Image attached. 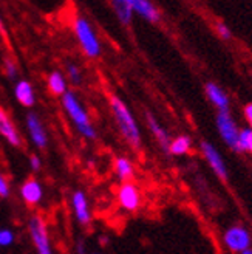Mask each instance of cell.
<instances>
[{
	"label": "cell",
	"instance_id": "obj_11",
	"mask_svg": "<svg viewBox=\"0 0 252 254\" xmlns=\"http://www.w3.org/2000/svg\"><path fill=\"white\" fill-rule=\"evenodd\" d=\"M146 123H147V126H149L150 132H152V135L155 136V139L158 141L159 147H161L162 150H164L166 154H169V147H170V141H172V139H170L167 130L158 123V120H156L150 112L146 113Z\"/></svg>",
	"mask_w": 252,
	"mask_h": 254
},
{
	"label": "cell",
	"instance_id": "obj_10",
	"mask_svg": "<svg viewBox=\"0 0 252 254\" xmlns=\"http://www.w3.org/2000/svg\"><path fill=\"white\" fill-rule=\"evenodd\" d=\"M0 135L12 146L19 147L22 144V139H20V135L16 129V126L12 124L9 115L3 107H0Z\"/></svg>",
	"mask_w": 252,
	"mask_h": 254
},
{
	"label": "cell",
	"instance_id": "obj_6",
	"mask_svg": "<svg viewBox=\"0 0 252 254\" xmlns=\"http://www.w3.org/2000/svg\"><path fill=\"white\" fill-rule=\"evenodd\" d=\"M30 234L33 244L39 254H53L50 245V236L47 230V223L41 214H36L30 219Z\"/></svg>",
	"mask_w": 252,
	"mask_h": 254
},
{
	"label": "cell",
	"instance_id": "obj_22",
	"mask_svg": "<svg viewBox=\"0 0 252 254\" xmlns=\"http://www.w3.org/2000/svg\"><path fill=\"white\" fill-rule=\"evenodd\" d=\"M67 73H68V78L73 84H79L81 79H82V74H81V70L78 65H74V64H70L67 67Z\"/></svg>",
	"mask_w": 252,
	"mask_h": 254
},
{
	"label": "cell",
	"instance_id": "obj_15",
	"mask_svg": "<svg viewBox=\"0 0 252 254\" xmlns=\"http://www.w3.org/2000/svg\"><path fill=\"white\" fill-rule=\"evenodd\" d=\"M27 127H28V132H30L33 143L37 147L45 149L47 147V133L44 130V126H42L39 117L34 115V113H30L27 117Z\"/></svg>",
	"mask_w": 252,
	"mask_h": 254
},
{
	"label": "cell",
	"instance_id": "obj_18",
	"mask_svg": "<svg viewBox=\"0 0 252 254\" xmlns=\"http://www.w3.org/2000/svg\"><path fill=\"white\" fill-rule=\"evenodd\" d=\"M16 98L17 101L25 106V107H31L34 104V92H33V87L28 81H20L16 84Z\"/></svg>",
	"mask_w": 252,
	"mask_h": 254
},
{
	"label": "cell",
	"instance_id": "obj_26",
	"mask_svg": "<svg viewBox=\"0 0 252 254\" xmlns=\"http://www.w3.org/2000/svg\"><path fill=\"white\" fill-rule=\"evenodd\" d=\"M9 195V185L3 175H0V197H8Z\"/></svg>",
	"mask_w": 252,
	"mask_h": 254
},
{
	"label": "cell",
	"instance_id": "obj_21",
	"mask_svg": "<svg viewBox=\"0 0 252 254\" xmlns=\"http://www.w3.org/2000/svg\"><path fill=\"white\" fill-rule=\"evenodd\" d=\"M240 149L242 152H249L252 155V129L249 127L240 130Z\"/></svg>",
	"mask_w": 252,
	"mask_h": 254
},
{
	"label": "cell",
	"instance_id": "obj_29",
	"mask_svg": "<svg viewBox=\"0 0 252 254\" xmlns=\"http://www.w3.org/2000/svg\"><path fill=\"white\" fill-rule=\"evenodd\" d=\"M0 34H2L5 39H6V31H5V25H3V22H2V19H0ZM8 41V39H6Z\"/></svg>",
	"mask_w": 252,
	"mask_h": 254
},
{
	"label": "cell",
	"instance_id": "obj_4",
	"mask_svg": "<svg viewBox=\"0 0 252 254\" xmlns=\"http://www.w3.org/2000/svg\"><path fill=\"white\" fill-rule=\"evenodd\" d=\"M215 124L220 136L226 146H229L234 152H242L240 149V127L234 121L231 112L229 113H217Z\"/></svg>",
	"mask_w": 252,
	"mask_h": 254
},
{
	"label": "cell",
	"instance_id": "obj_13",
	"mask_svg": "<svg viewBox=\"0 0 252 254\" xmlns=\"http://www.w3.org/2000/svg\"><path fill=\"white\" fill-rule=\"evenodd\" d=\"M130 5L133 8V12L140 14L144 20L150 23H158L161 19L159 9L149 0H130Z\"/></svg>",
	"mask_w": 252,
	"mask_h": 254
},
{
	"label": "cell",
	"instance_id": "obj_19",
	"mask_svg": "<svg viewBox=\"0 0 252 254\" xmlns=\"http://www.w3.org/2000/svg\"><path fill=\"white\" fill-rule=\"evenodd\" d=\"M48 88L56 96H64L67 93V82L64 74L59 71H51L48 76Z\"/></svg>",
	"mask_w": 252,
	"mask_h": 254
},
{
	"label": "cell",
	"instance_id": "obj_28",
	"mask_svg": "<svg viewBox=\"0 0 252 254\" xmlns=\"http://www.w3.org/2000/svg\"><path fill=\"white\" fill-rule=\"evenodd\" d=\"M30 164H31V168L34 171H39L41 169V158L37 157V155H31L30 157Z\"/></svg>",
	"mask_w": 252,
	"mask_h": 254
},
{
	"label": "cell",
	"instance_id": "obj_1",
	"mask_svg": "<svg viewBox=\"0 0 252 254\" xmlns=\"http://www.w3.org/2000/svg\"><path fill=\"white\" fill-rule=\"evenodd\" d=\"M110 109H111V113L118 124V129L125 141H127V144L133 149H140L141 147V132H140L138 123L133 117V113L130 112V109L127 107V104H125L119 96L111 95L110 96Z\"/></svg>",
	"mask_w": 252,
	"mask_h": 254
},
{
	"label": "cell",
	"instance_id": "obj_3",
	"mask_svg": "<svg viewBox=\"0 0 252 254\" xmlns=\"http://www.w3.org/2000/svg\"><path fill=\"white\" fill-rule=\"evenodd\" d=\"M73 27H74V33H76L82 52L88 58H98L101 55V44H99V39L95 30L92 28L90 22L84 17H76Z\"/></svg>",
	"mask_w": 252,
	"mask_h": 254
},
{
	"label": "cell",
	"instance_id": "obj_9",
	"mask_svg": "<svg viewBox=\"0 0 252 254\" xmlns=\"http://www.w3.org/2000/svg\"><path fill=\"white\" fill-rule=\"evenodd\" d=\"M204 92L207 99L210 101V104L217 109V113H229L231 112V101L229 96L217 82H206Z\"/></svg>",
	"mask_w": 252,
	"mask_h": 254
},
{
	"label": "cell",
	"instance_id": "obj_16",
	"mask_svg": "<svg viewBox=\"0 0 252 254\" xmlns=\"http://www.w3.org/2000/svg\"><path fill=\"white\" fill-rule=\"evenodd\" d=\"M111 8L115 11L118 20L125 27H129L133 20V8L130 5V0H113Z\"/></svg>",
	"mask_w": 252,
	"mask_h": 254
},
{
	"label": "cell",
	"instance_id": "obj_24",
	"mask_svg": "<svg viewBox=\"0 0 252 254\" xmlns=\"http://www.w3.org/2000/svg\"><path fill=\"white\" fill-rule=\"evenodd\" d=\"M14 242V234L8 230L0 231V247H8Z\"/></svg>",
	"mask_w": 252,
	"mask_h": 254
},
{
	"label": "cell",
	"instance_id": "obj_17",
	"mask_svg": "<svg viewBox=\"0 0 252 254\" xmlns=\"http://www.w3.org/2000/svg\"><path fill=\"white\" fill-rule=\"evenodd\" d=\"M115 172L122 183H132V179L135 177L133 163L125 157H118L115 161Z\"/></svg>",
	"mask_w": 252,
	"mask_h": 254
},
{
	"label": "cell",
	"instance_id": "obj_2",
	"mask_svg": "<svg viewBox=\"0 0 252 254\" xmlns=\"http://www.w3.org/2000/svg\"><path fill=\"white\" fill-rule=\"evenodd\" d=\"M62 104H64V109L67 110L68 117L71 118L74 126H76L78 132L87 139H95L96 130H95L93 124L90 123V118H88L82 104L79 103L78 96L73 92H67L64 96H62Z\"/></svg>",
	"mask_w": 252,
	"mask_h": 254
},
{
	"label": "cell",
	"instance_id": "obj_27",
	"mask_svg": "<svg viewBox=\"0 0 252 254\" xmlns=\"http://www.w3.org/2000/svg\"><path fill=\"white\" fill-rule=\"evenodd\" d=\"M243 115H245V120L248 121L249 124V129H252V103H248L243 109Z\"/></svg>",
	"mask_w": 252,
	"mask_h": 254
},
{
	"label": "cell",
	"instance_id": "obj_23",
	"mask_svg": "<svg viewBox=\"0 0 252 254\" xmlns=\"http://www.w3.org/2000/svg\"><path fill=\"white\" fill-rule=\"evenodd\" d=\"M217 33H218V36L221 37L223 41H229L231 37H232V33H231L229 27L226 23H223V22L217 23Z\"/></svg>",
	"mask_w": 252,
	"mask_h": 254
},
{
	"label": "cell",
	"instance_id": "obj_12",
	"mask_svg": "<svg viewBox=\"0 0 252 254\" xmlns=\"http://www.w3.org/2000/svg\"><path fill=\"white\" fill-rule=\"evenodd\" d=\"M71 205L74 209V215L79 223L88 225L92 220V214H90V206H88V200L82 190H76L71 197Z\"/></svg>",
	"mask_w": 252,
	"mask_h": 254
},
{
	"label": "cell",
	"instance_id": "obj_25",
	"mask_svg": "<svg viewBox=\"0 0 252 254\" xmlns=\"http://www.w3.org/2000/svg\"><path fill=\"white\" fill-rule=\"evenodd\" d=\"M3 65H5V73L8 74V78H9V79H14L16 76H17V70H16V65H14V64H12V61L5 59V61H3Z\"/></svg>",
	"mask_w": 252,
	"mask_h": 254
},
{
	"label": "cell",
	"instance_id": "obj_8",
	"mask_svg": "<svg viewBox=\"0 0 252 254\" xmlns=\"http://www.w3.org/2000/svg\"><path fill=\"white\" fill-rule=\"evenodd\" d=\"M118 203L119 206L129 212L136 211L141 206V192L140 188L133 183H122L118 190Z\"/></svg>",
	"mask_w": 252,
	"mask_h": 254
},
{
	"label": "cell",
	"instance_id": "obj_5",
	"mask_svg": "<svg viewBox=\"0 0 252 254\" xmlns=\"http://www.w3.org/2000/svg\"><path fill=\"white\" fill-rule=\"evenodd\" d=\"M223 244L229 251L240 254L242 251L251 248L252 237H251V233L243 225H232L231 228H228V230L224 231Z\"/></svg>",
	"mask_w": 252,
	"mask_h": 254
},
{
	"label": "cell",
	"instance_id": "obj_20",
	"mask_svg": "<svg viewBox=\"0 0 252 254\" xmlns=\"http://www.w3.org/2000/svg\"><path fill=\"white\" fill-rule=\"evenodd\" d=\"M192 147V139L187 135H180L173 138L170 141V147H169V154L172 155H186Z\"/></svg>",
	"mask_w": 252,
	"mask_h": 254
},
{
	"label": "cell",
	"instance_id": "obj_30",
	"mask_svg": "<svg viewBox=\"0 0 252 254\" xmlns=\"http://www.w3.org/2000/svg\"><path fill=\"white\" fill-rule=\"evenodd\" d=\"M240 254H252V248H248V250H245V251H242Z\"/></svg>",
	"mask_w": 252,
	"mask_h": 254
},
{
	"label": "cell",
	"instance_id": "obj_7",
	"mask_svg": "<svg viewBox=\"0 0 252 254\" xmlns=\"http://www.w3.org/2000/svg\"><path fill=\"white\" fill-rule=\"evenodd\" d=\"M200 150H201V154H203V157L206 158L210 169L213 171V174L221 180H228V175H229L228 168H226V163L223 157L220 155V152L217 150V147L212 143L206 141V139H203V141H200Z\"/></svg>",
	"mask_w": 252,
	"mask_h": 254
},
{
	"label": "cell",
	"instance_id": "obj_14",
	"mask_svg": "<svg viewBox=\"0 0 252 254\" xmlns=\"http://www.w3.org/2000/svg\"><path fill=\"white\" fill-rule=\"evenodd\" d=\"M20 195L25 200V203H28V205L34 206V205H37V203L42 200L44 190H42L41 183L37 182L34 177H30V179L22 185Z\"/></svg>",
	"mask_w": 252,
	"mask_h": 254
}]
</instances>
